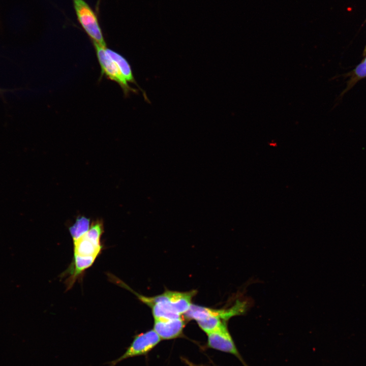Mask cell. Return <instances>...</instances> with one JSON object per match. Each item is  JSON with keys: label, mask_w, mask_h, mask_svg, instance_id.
Here are the masks:
<instances>
[{"label": "cell", "mask_w": 366, "mask_h": 366, "mask_svg": "<svg viewBox=\"0 0 366 366\" xmlns=\"http://www.w3.org/2000/svg\"><path fill=\"white\" fill-rule=\"evenodd\" d=\"M103 231L101 221L93 223L86 233L73 241L74 256L96 259L103 249L101 239Z\"/></svg>", "instance_id": "1"}, {"label": "cell", "mask_w": 366, "mask_h": 366, "mask_svg": "<svg viewBox=\"0 0 366 366\" xmlns=\"http://www.w3.org/2000/svg\"><path fill=\"white\" fill-rule=\"evenodd\" d=\"M77 19L93 43L106 47V43L97 16L84 0H73Z\"/></svg>", "instance_id": "2"}, {"label": "cell", "mask_w": 366, "mask_h": 366, "mask_svg": "<svg viewBox=\"0 0 366 366\" xmlns=\"http://www.w3.org/2000/svg\"><path fill=\"white\" fill-rule=\"evenodd\" d=\"M161 341V339L152 329L136 334L126 351L120 357L107 362L108 366H116L125 359L133 357L145 355Z\"/></svg>", "instance_id": "3"}, {"label": "cell", "mask_w": 366, "mask_h": 366, "mask_svg": "<svg viewBox=\"0 0 366 366\" xmlns=\"http://www.w3.org/2000/svg\"><path fill=\"white\" fill-rule=\"evenodd\" d=\"M97 57L101 69V75H104L109 79L117 83L127 97L131 93H137L136 89L129 86L123 76L116 64L112 59L104 47L93 43Z\"/></svg>", "instance_id": "4"}, {"label": "cell", "mask_w": 366, "mask_h": 366, "mask_svg": "<svg viewBox=\"0 0 366 366\" xmlns=\"http://www.w3.org/2000/svg\"><path fill=\"white\" fill-rule=\"evenodd\" d=\"M245 304L237 301L235 304L228 309H216L192 304L188 311L184 314V317L188 320L198 321L204 314L218 317L225 321L232 317L240 315L245 310Z\"/></svg>", "instance_id": "5"}, {"label": "cell", "mask_w": 366, "mask_h": 366, "mask_svg": "<svg viewBox=\"0 0 366 366\" xmlns=\"http://www.w3.org/2000/svg\"><path fill=\"white\" fill-rule=\"evenodd\" d=\"M209 348L232 354L242 361L240 355L227 328L224 324L217 330L207 334Z\"/></svg>", "instance_id": "6"}, {"label": "cell", "mask_w": 366, "mask_h": 366, "mask_svg": "<svg viewBox=\"0 0 366 366\" xmlns=\"http://www.w3.org/2000/svg\"><path fill=\"white\" fill-rule=\"evenodd\" d=\"M185 325L181 318L173 319H154V330L161 340H170L180 337Z\"/></svg>", "instance_id": "7"}, {"label": "cell", "mask_w": 366, "mask_h": 366, "mask_svg": "<svg viewBox=\"0 0 366 366\" xmlns=\"http://www.w3.org/2000/svg\"><path fill=\"white\" fill-rule=\"evenodd\" d=\"M165 292L173 309L180 315L188 311L192 304V298L197 293L195 290L187 292L166 290Z\"/></svg>", "instance_id": "8"}, {"label": "cell", "mask_w": 366, "mask_h": 366, "mask_svg": "<svg viewBox=\"0 0 366 366\" xmlns=\"http://www.w3.org/2000/svg\"><path fill=\"white\" fill-rule=\"evenodd\" d=\"M106 51L112 59L117 65L120 73L128 83L139 86L133 74L131 66L128 60L119 53L106 47ZM140 88V87H139Z\"/></svg>", "instance_id": "9"}, {"label": "cell", "mask_w": 366, "mask_h": 366, "mask_svg": "<svg viewBox=\"0 0 366 366\" xmlns=\"http://www.w3.org/2000/svg\"><path fill=\"white\" fill-rule=\"evenodd\" d=\"M345 76L348 80L341 96L350 90L360 80L366 78V55L352 71L345 74Z\"/></svg>", "instance_id": "10"}, {"label": "cell", "mask_w": 366, "mask_h": 366, "mask_svg": "<svg viewBox=\"0 0 366 366\" xmlns=\"http://www.w3.org/2000/svg\"><path fill=\"white\" fill-rule=\"evenodd\" d=\"M89 228V219L85 217H81L77 219L75 224L69 228L73 240H76L86 233Z\"/></svg>", "instance_id": "11"}, {"label": "cell", "mask_w": 366, "mask_h": 366, "mask_svg": "<svg viewBox=\"0 0 366 366\" xmlns=\"http://www.w3.org/2000/svg\"><path fill=\"white\" fill-rule=\"evenodd\" d=\"M189 364H190V366H204V365H202L194 364H192V363H189Z\"/></svg>", "instance_id": "12"}, {"label": "cell", "mask_w": 366, "mask_h": 366, "mask_svg": "<svg viewBox=\"0 0 366 366\" xmlns=\"http://www.w3.org/2000/svg\"><path fill=\"white\" fill-rule=\"evenodd\" d=\"M364 55H366V45L364 49Z\"/></svg>", "instance_id": "13"}]
</instances>
